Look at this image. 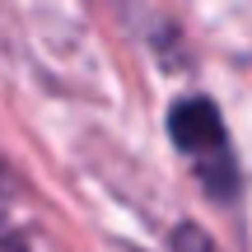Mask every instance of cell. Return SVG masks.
<instances>
[{"instance_id":"cell-1","label":"cell","mask_w":252,"mask_h":252,"mask_svg":"<svg viewBox=\"0 0 252 252\" xmlns=\"http://www.w3.org/2000/svg\"><path fill=\"white\" fill-rule=\"evenodd\" d=\"M168 131L173 145L191 159L196 178L206 182V191L215 201H229L238 187V173H234V150H229V131L220 122V108L210 98H178L168 112Z\"/></svg>"},{"instance_id":"cell-2","label":"cell","mask_w":252,"mask_h":252,"mask_svg":"<svg viewBox=\"0 0 252 252\" xmlns=\"http://www.w3.org/2000/svg\"><path fill=\"white\" fill-rule=\"evenodd\" d=\"M5 224L9 220H5V191H0V234H5Z\"/></svg>"}]
</instances>
